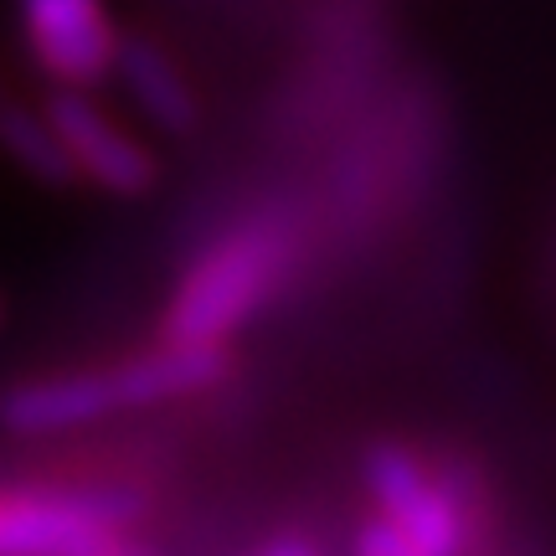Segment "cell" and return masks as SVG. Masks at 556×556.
Instances as JSON below:
<instances>
[{"instance_id":"6da1fadb","label":"cell","mask_w":556,"mask_h":556,"mask_svg":"<svg viewBox=\"0 0 556 556\" xmlns=\"http://www.w3.org/2000/svg\"><path fill=\"white\" fill-rule=\"evenodd\" d=\"M283 263H289V238L274 222L238 227L212 253H201L197 268L180 278L176 299L165 309V340L227 345V336L268 299Z\"/></svg>"},{"instance_id":"7a4b0ae2","label":"cell","mask_w":556,"mask_h":556,"mask_svg":"<svg viewBox=\"0 0 556 556\" xmlns=\"http://www.w3.org/2000/svg\"><path fill=\"white\" fill-rule=\"evenodd\" d=\"M129 516L135 505L119 495L0 490V556H99Z\"/></svg>"},{"instance_id":"3957f363","label":"cell","mask_w":556,"mask_h":556,"mask_svg":"<svg viewBox=\"0 0 556 556\" xmlns=\"http://www.w3.org/2000/svg\"><path fill=\"white\" fill-rule=\"evenodd\" d=\"M26 47L58 88H93L119 67L124 37L103 0H16Z\"/></svg>"},{"instance_id":"277c9868","label":"cell","mask_w":556,"mask_h":556,"mask_svg":"<svg viewBox=\"0 0 556 556\" xmlns=\"http://www.w3.org/2000/svg\"><path fill=\"white\" fill-rule=\"evenodd\" d=\"M47 114L58 124V135L67 139L83 180L103 186L109 197H144L160 180L155 155L135 135H124L83 88H58V99L47 103Z\"/></svg>"},{"instance_id":"5b68a950","label":"cell","mask_w":556,"mask_h":556,"mask_svg":"<svg viewBox=\"0 0 556 556\" xmlns=\"http://www.w3.org/2000/svg\"><path fill=\"white\" fill-rule=\"evenodd\" d=\"M366 479H371V495H377L381 516L402 526L417 546H428L433 556H458L464 552V520H458V505L433 479L422 475L407 448L397 443H377L366 454Z\"/></svg>"},{"instance_id":"8992f818","label":"cell","mask_w":556,"mask_h":556,"mask_svg":"<svg viewBox=\"0 0 556 556\" xmlns=\"http://www.w3.org/2000/svg\"><path fill=\"white\" fill-rule=\"evenodd\" d=\"M119 407H124V392L114 366H103V371H67V377H37L11 387V392H0V428L26 438L67 433V428L99 422V417L119 413Z\"/></svg>"},{"instance_id":"52a82bcc","label":"cell","mask_w":556,"mask_h":556,"mask_svg":"<svg viewBox=\"0 0 556 556\" xmlns=\"http://www.w3.org/2000/svg\"><path fill=\"white\" fill-rule=\"evenodd\" d=\"M129 88V99L160 124V129H170V135H186L191 124H197V93H191V83L180 73L170 52L155 47L150 37H124L119 47V67H114Z\"/></svg>"},{"instance_id":"ba28073f","label":"cell","mask_w":556,"mask_h":556,"mask_svg":"<svg viewBox=\"0 0 556 556\" xmlns=\"http://www.w3.org/2000/svg\"><path fill=\"white\" fill-rule=\"evenodd\" d=\"M0 150L16 160L31 180H41V186H73V180H83L78 160L67 150V139L58 135L52 114H37V109H26L16 99L0 103Z\"/></svg>"},{"instance_id":"9c48e42d","label":"cell","mask_w":556,"mask_h":556,"mask_svg":"<svg viewBox=\"0 0 556 556\" xmlns=\"http://www.w3.org/2000/svg\"><path fill=\"white\" fill-rule=\"evenodd\" d=\"M356 556H433L428 546H417L402 526H392L387 516H377L371 526H361L356 536Z\"/></svg>"},{"instance_id":"30bf717a","label":"cell","mask_w":556,"mask_h":556,"mask_svg":"<svg viewBox=\"0 0 556 556\" xmlns=\"http://www.w3.org/2000/svg\"><path fill=\"white\" fill-rule=\"evenodd\" d=\"M263 556H315V546H309V541H294V536H289V541H274V546H268Z\"/></svg>"},{"instance_id":"8fae6325","label":"cell","mask_w":556,"mask_h":556,"mask_svg":"<svg viewBox=\"0 0 556 556\" xmlns=\"http://www.w3.org/2000/svg\"><path fill=\"white\" fill-rule=\"evenodd\" d=\"M99 556H150V552H139V546H129V541H114V546H103Z\"/></svg>"},{"instance_id":"7c38bea8","label":"cell","mask_w":556,"mask_h":556,"mask_svg":"<svg viewBox=\"0 0 556 556\" xmlns=\"http://www.w3.org/2000/svg\"><path fill=\"white\" fill-rule=\"evenodd\" d=\"M0 103H5V88H0Z\"/></svg>"}]
</instances>
